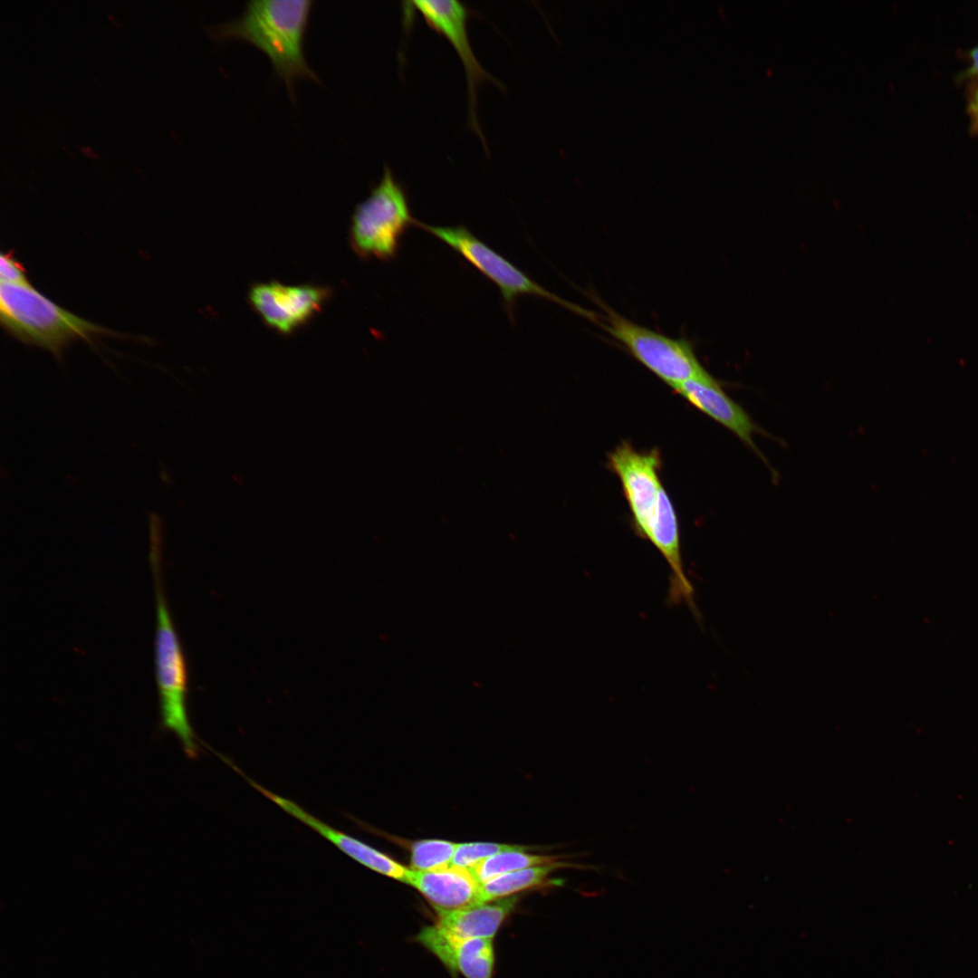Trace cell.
<instances>
[{
    "label": "cell",
    "mask_w": 978,
    "mask_h": 978,
    "mask_svg": "<svg viewBox=\"0 0 978 978\" xmlns=\"http://www.w3.org/2000/svg\"><path fill=\"white\" fill-rule=\"evenodd\" d=\"M312 0H250L235 19L206 26L216 41L245 40L266 53L294 101V82L300 77L320 82L306 61L303 44Z\"/></svg>",
    "instance_id": "6da1fadb"
},
{
    "label": "cell",
    "mask_w": 978,
    "mask_h": 978,
    "mask_svg": "<svg viewBox=\"0 0 978 978\" xmlns=\"http://www.w3.org/2000/svg\"><path fill=\"white\" fill-rule=\"evenodd\" d=\"M0 320L20 341L61 357L73 341H92L103 336L122 337L62 308L31 284H0Z\"/></svg>",
    "instance_id": "7a4b0ae2"
},
{
    "label": "cell",
    "mask_w": 978,
    "mask_h": 978,
    "mask_svg": "<svg viewBox=\"0 0 978 978\" xmlns=\"http://www.w3.org/2000/svg\"><path fill=\"white\" fill-rule=\"evenodd\" d=\"M149 561L155 597L154 662L161 726L173 732L186 753L196 758L198 746L187 710V665L165 595L159 544L150 545Z\"/></svg>",
    "instance_id": "3957f363"
},
{
    "label": "cell",
    "mask_w": 978,
    "mask_h": 978,
    "mask_svg": "<svg viewBox=\"0 0 978 978\" xmlns=\"http://www.w3.org/2000/svg\"><path fill=\"white\" fill-rule=\"evenodd\" d=\"M407 191L393 170L384 165L379 183L369 197L358 204L351 216L350 243L363 260H394L401 240L414 225Z\"/></svg>",
    "instance_id": "277c9868"
},
{
    "label": "cell",
    "mask_w": 978,
    "mask_h": 978,
    "mask_svg": "<svg viewBox=\"0 0 978 978\" xmlns=\"http://www.w3.org/2000/svg\"><path fill=\"white\" fill-rule=\"evenodd\" d=\"M414 226L426 231L448 245L491 281L499 289L504 309L512 321L514 319L517 299L523 295H532L555 302L596 324L599 323L600 314L548 291L476 237L466 226L463 225L437 226L417 219L415 220Z\"/></svg>",
    "instance_id": "5b68a950"
},
{
    "label": "cell",
    "mask_w": 978,
    "mask_h": 978,
    "mask_svg": "<svg viewBox=\"0 0 978 978\" xmlns=\"http://www.w3.org/2000/svg\"><path fill=\"white\" fill-rule=\"evenodd\" d=\"M589 296L603 312L598 325L672 388L690 379L712 377L698 360L690 341L638 324L615 312L595 294Z\"/></svg>",
    "instance_id": "8992f818"
},
{
    "label": "cell",
    "mask_w": 978,
    "mask_h": 978,
    "mask_svg": "<svg viewBox=\"0 0 978 978\" xmlns=\"http://www.w3.org/2000/svg\"><path fill=\"white\" fill-rule=\"evenodd\" d=\"M410 4L421 14L427 24L444 36L457 53L463 64L467 83L469 125L486 148L476 114L477 91L479 85L486 81L498 86H501V83L483 68L474 53L467 30L469 17L467 7L455 0H417Z\"/></svg>",
    "instance_id": "52a82bcc"
},
{
    "label": "cell",
    "mask_w": 978,
    "mask_h": 978,
    "mask_svg": "<svg viewBox=\"0 0 978 978\" xmlns=\"http://www.w3.org/2000/svg\"><path fill=\"white\" fill-rule=\"evenodd\" d=\"M329 297L326 287L277 281L255 283L248 292L249 302L263 321L281 334H290L307 323Z\"/></svg>",
    "instance_id": "ba28073f"
},
{
    "label": "cell",
    "mask_w": 978,
    "mask_h": 978,
    "mask_svg": "<svg viewBox=\"0 0 978 978\" xmlns=\"http://www.w3.org/2000/svg\"><path fill=\"white\" fill-rule=\"evenodd\" d=\"M609 465L620 480L634 529L639 537L645 538L663 487L659 479V453L638 451L628 442H623L609 455Z\"/></svg>",
    "instance_id": "9c48e42d"
},
{
    "label": "cell",
    "mask_w": 978,
    "mask_h": 978,
    "mask_svg": "<svg viewBox=\"0 0 978 978\" xmlns=\"http://www.w3.org/2000/svg\"><path fill=\"white\" fill-rule=\"evenodd\" d=\"M673 389L695 408L734 434L762 459L773 477H776V472L753 440L754 434L772 436L724 391L723 383L712 376L707 379L685 381L674 387Z\"/></svg>",
    "instance_id": "30bf717a"
},
{
    "label": "cell",
    "mask_w": 978,
    "mask_h": 978,
    "mask_svg": "<svg viewBox=\"0 0 978 978\" xmlns=\"http://www.w3.org/2000/svg\"><path fill=\"white\" fill-rule=\"evenodd\" d=\"M644 539L657 548L669 567V600L673 604L685 602L696 611L694 588L684 568L677 516L663 487Z\"/></svg>",
    "instance_id": "8fae6325"
},
{
    "label": "cell",
    "mask_w": 978,
    "mask_h": 978,
    "mask_svg": "<svg viewBox=\"0 0 978 978\" xmlns=\"http://www.w3.org/2000/svg\"><path fill=\"white\" fill-rule=\"evenodd\" d=\"M246 779L253 787L285 812L320 833L353 859L384 876L403 883L407 882L409 868L361 840L331 827L309 813L296 802L266 790L248 778Z\"/></svg>",
    "instance_id": "7c38bea8"
},
{
    "label": "cell",
    "mask_w": 978,
    "mask_h": 978,
    "mask_svg": "<svg viewBox=\"0 0 978 978\" xmlns=\"http://www.w3.org/2000/svg\"><path fill=\"white\" fill-rule=\"evenodd\" d=\"M417 940L451 971L465 978H492L494 963L492 939L459 937L435 925L423 928Z\"/></svg>",
    "instance_id": "4fadbf2b"
},
{
    "label": "cell",
    "mask_w": 978,
    "mask_h": 978,
    "mask_svg": "<svg viewBox=\"0 0 978 978\" xmlns=\"http://www.w3.org/2000/svg\"><path fill=\"white\" fill-rule=\"evenodd\" d=\"M406 884L418 890L435 910H455L483 904L482 884L466 868L451 865L432 871L409 868Z\"/></svg>",
    "instance_id": "5bb4252c"
},
{
    "label": "cell",
    "mask_w": 978,
    "mask_h": 978,
    "mask_svg": "<svg viewBox=\"0 0 978 978\" xmlns=\"http://www.w3.org/2000/svg\"><path fill=\"white\" fill-rule=\"evenodd\" d=\"M517 901L514 895L455 910H436V925L459 937L492 939Z\"/></svg>",
    "instance_id": "9a60e30c"
},
{
    "label": "cell",
    "mask_w": 978,
    "mask_h": 978,
    "mask_svg": "<svg viewBox=\"0 0 978 978\" xmlns=\"http://www.w3.org/2000/svg\"><path fill=\"white\" fill-rule=\"evenodd\" d=\"M563 868H586L585 866L558 861L519 869L497 876L481 885L483 903L508 897L518 892L543 886L554 870Z\"/></svg>",
    "instance_id": "2e32d148"
},
{
    "label": "cell",
    "mask_w": 978,
    "mask_h": 978,
    "mask_svg": "<svg viewBox=\"0 0 978 978\" xmlns=\"http://www.w3.org/2000/svg\"><path fill=\"white\" fill-rule=\"evenodd\" d=\"M529 848L508 850L491 856L469 869L481 884L505 873L530 867L560 861V856L534 855L527 853Z\"/></svg>",
    "instance_id": "e0dca14e"
},
{
    "label": "cell",
    "mask_w": 978,
    "mask_h": 978,
    "mask_svg": "<svg viewBox=\"0 0 978 978\" xmlns=\"http://www.w3.org/2000/svg\"><path fill=\"white\" fill-rule=\"evenodd\" d=\"M457 843L445 839H422L410 845L411 869L432 871L452 865Z\"/></svg>",
    "instance_id": "ac0fdd59"
},
{
    "label": "cell",
    "mask_w": 978,
    "mask_h": 978,
    "mask_svg": "<svg viewBox=\"0 0 978 978\" xmlns=\"http://www.w3.org/2000/svg\"><path fill=\"white\" fill-rule=\"evenodd\" d=\"M528 847L494 842L457 843L452 865L470 868L480 861L500 852L522 849Z\"/></svg>",
    "instance_id": "d6986e66"
},
{
    "label": "cell",
    "mask_w": 978,
    "mask_h": 978,
    "mask_svg": "<svg viewBox=\"0 0 978 978\" xmlns=\"http://www.w3.org/2000/svg\"><path fill=\"white\" fill-rule=\"evenodd\" d=\"M0 277L1 283L31 284L22 264L7 253H1L0 255Z\"/></svg>",
    "instance_id": "ffe728a7"
},
{
    "label": "cell",
    "mask_w": 978,
    "mask_h": 978,
    "mask_svg": "<svg viewBox=\"0 0 978 978\" xmlns=\"http://www.w3.org/2000/svg\"><path fill=\"white\" fill-rule=\"evenodd\" d=\"M973 69L978 72V48L973 52Z\"/></svg>",
    "instance_id": "44dd1931"
},
{
    "label": "cell",
    "mask_w": 978,
    "mask_h": 978,
    "mask_svg": "<svg viewBox=\"0 0 978 978\" xmlns=\"http://www.w3.org/2000/svg\"><path fill=\"white\" fill-rule=\"evenodd\" d=\"M974 110H975L976 116L978 118V93H977V99H976V102H975Z\"/></svg>",
    "instance_id": "7402d4cb"
}]
</instances>
